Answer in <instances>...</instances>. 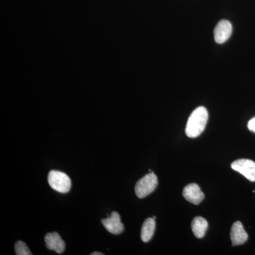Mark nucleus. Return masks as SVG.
I'll return each mask as SVG.
<instances>
[{"mask_svg":"<svg viewBox=\"0 0 255 255\" xmlns=\"http://www.w3.org/2000/svg\"><path fill=\"white\" fill-rule=\"evenodd\" d=\"M45 242L47 248L54 251L58 254L63 253L65 249V243L58 233H47L45 236Z\"/></svg>","mask_w":255,"mask_h":255,"instance_id":"obj_8","label":"nucleus"},{"mask_svg":"<svg viewBox=\"0 0 255 255\" xmlns=\"http://www.w3.org/2000/svg\"><path fill=\"white\" fill-rule=\"evenodd\" d=\"M183 196L186 200L195 205L200 204L204 199V193L196 184H189L186 186L183 190Z\"/></svg>","mask_w":255,"mask_h":255,"instance_id":"obj_7","label":"nucleus"},{"mask_svg":"<svg viewBox=\"0 0 255 255\" xmlns=\"http://www.w3.org/2000/svg\"><path fill=\"white\" fill-rule=\"evenodd\" d=\"M102 223L104 227L112 234L119 235L124 232V226L121 221L120 215L116 211H113L107 219H102Z\"/></svg>","mask_w":255,"mask_h":255,"instance_id":"obj_6","label":"nucleus"},{"mask_svg":"<svg viewBox=\"0 0 255 255\" xmlns=\"http://www.w3.org/2000/svg\"><path fill=\"white\" fill-rule=\"evenodd\" d=\"M209 120V113L205 107H199L191 113L188 119L185 132L191 138L197 137L204 132Z\"/></svg>","mask_w":255,"mask_h":255,"instance_id":"obj_1","label":"nucleus"},{"mask_svg":"<svg viewBox=\"0 0 255 255\" xmlns=\"http://www.w3.org/2000/svg\"><path fill=\"white\" fill-rule=\"evenodd\" d=\"M15 253L16 255H32L26 243L23 241H18L14 246Z\"/></svg>","mask_w":255,"mask_h":255,"instance_id":"obj_12","label":"nucleus"},{"mask_svg":"<svg viewBox=\"0 0 255 255\" xmlns=\"http://www.w3.org/2000/svg\"><path fill=\"white\" fill-rule=\"evenodd\" d=\"M158 184L157 176L153 172L148 173L136 183L135 187V194L140 199L145 198L155 190Z\"/></svg>","mask_w":255,"mask_h":255,"instance_id":"obj_3","label":"nucleus"},{"mask_svg":"<svg viewBox=\"0 0 255 255\" xmlns=\"http://www.w3.org/2000/svg\"><path fill=\"white\" fill-rule=\"evenodd\" d=\"M48 182L52 189L63 194L68 193L71 189V179L66 174L60 171H50Z\"/></svg>","mask_w":255,"mask_h":255,"instance_id":"obj_2","label":"nucleus"},{"mask_svg":"<svg viewBox=\"0 0 255 255\" xmlns=\"http://www.w3.org/2000/svg\"><path fill=\"white\" fill-rule=\"evenodd\" d=\"M103 253H101L100 252H95V253H91V255H103Z\"/></svg>","mask_w":255,"mask_h":255,"instance_id":"obj_14","label":"nucleus"},{"mask_svg":"<svg viewBox=\"0 0 255 255\" xmlns=\"http://www.w3.org/2000/svg\"><path fill=\"white\" fill-rule=\"evenodd\" d=\"M231 167L239 172L251 182H255V162L248 159H241L234 161Z\"/></svg>","mask_w":255,"mask_h":255,"instance_id":"obj_4","label":"nucleus"},{"mask_svg":"<svg viewBox=\"0 0 255 255\" xmlns=\"http://www.w3.org/2000/svg\"><path fill=\"white\" fill-rule=\"evenodd\" d=\"M232 31L233 26L231 23L228 20H221L215 28V41L219 44H222L229 39Z\"/></svg>","mask_w":255,"mask_h":255,"instance_id":"obj_5","label":"nucleus"},{"mask_svg":"<svg viewBox=\"0 0 255 255\" xmlns=\"http://www.w3.org/2000/svg\"><path fill=\"white\" fill-rule=\"evenodd\" d=\"M248 127L250 130L255 132V117L248 122Z\"/></svg>","mask_w":255,"mask_h":255,"instance_id":"obj_13","label":"nucleus"},{"mask_svg":"<svg viewBox=\"0 0 255 255\" xmlns=\"http://www.w3.org/2000/svg\"><path fill=\"white\" fill-rule=\"evenodd\" d=\"M209 227V223L204 218L196 217L191 223V228L196 238H203L205 236L206 231Z\"/></svg>","mask_w":255,"mask_h":255,"instance_id":"obj_10","label":"nucleus"},{"mask_svg":"<svg viewBox=\"0 0 255 255\" xmlns=\"http://www.w3.org/2000/svg\"><path fill=\"white\" fill-rule=\"evenodd\" d=\"M156 227L155 219L153 218H148L145 220L142 226L140 238L144 243H147L152 239Z\"/></svg>","mask_w":255,"mask_h":255,"instance_id":"obj_11","label":"nucleus"},{"mask_svg":"<svg viewBox=\"0 0 255 255\" xmlns=\"http://www.w3.org/2000/svg\"><path fill=\"white\" fill-rule=\"evenodd\" d=\"M231 239L233 246H241L248 241V233L245 231L243 224L240 221H236L233 225L231 231Z\"/></svg>","mask_w":255,"mask_h":255,"instance_id":"obj_9","label":"nucleus"}]
</instances>
